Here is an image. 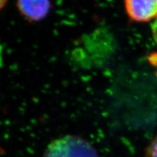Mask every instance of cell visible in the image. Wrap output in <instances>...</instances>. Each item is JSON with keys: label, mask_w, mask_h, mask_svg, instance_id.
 <instances>
[{"label": "cell", "mask_w": 157, "mask_h": 157, "mask_svg": "<svg viewBox=\"0 0 157 157\" xmlns=\"http://www.w3.org/2000/svg\"><path fill=\"white\" fill-rule=\"evenodd\" d=\"M44 157H98V155L85 140L71 135L51 143Z\"/></svg>", "instance_id": "1"}, {"label": "cell", "mask_w": 157, "mask_h": 157, "mask_svg": "<svg viewBox=\"0 0 157 157\" xmlns=\"http://www.w3.org/2000/svg\"><path fill=\"white\" fill-rule=\"evenodd\" d=\"M147 157H157V135L147 149Z\"/></svg>", "instance_id": "4"}, {"label": "cell", "mask_w": 157, "mask_h": 157, "mask_svg": "<svg viewBox=\"0 0 157 157\" xmlns=\"http://www.w3.org/2000/svg\"><path fill=\"white\" fill-rule=\"evenodd\" d=\"M151 29L153 39H154L155 43L157 44V17L153 21L152 24L151 25Z\"/></svg>", "instance_id": "5"}, {"label": "cell", "mask_w": 157, "mask_h": 157, "mask_svg": "<svg viewBox=\"0 0 157 157\" xmlns=\"http://www.w3.org/2000/svg\"><path fill=\"white\" fill-rule=\"evenodd\" d=\"M124 9L131 21L147 23L157 17V0H124Z\"/></svg>", "instance_id": "2"}, {"label": "cell", "mask_w": 157, "mask_h": 157, "mask_svg": "<svg viewBox=\"0 0 157 157\" xmlns=\"http://www.w3.org/2000/svg\"><path fill=\"white\" fill-rule=\"evenodd\" d=\"M7 2V0H0V10L3 8Z\"/></svg>", "instance_id": "6"}, {"label": "cell", "mask_w": 157, "mask_h": 157, "mask_svg": "<svg viewBox=\"0 0 157 157\" xmlns=\"http://www.w3.org/2000/svg\"><path fill=\"white\" fill-rule=\"evenodd\" d=\"M16 7L25 21L37 23L48 16L52 3L50 0H17Z\"/></svg>", "instance_id": "3"}]
</instances>
